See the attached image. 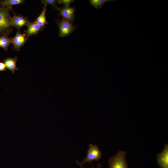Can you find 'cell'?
<instances>
[{
  "label": "cell",
  "mask_w": 168,
  "mask_h": 168,
  "mask_svg": "<svg viewBox=\"0 0 168 168\" xmlns=\"http://www.w3.org/2000/svg\"><path fill=\"white\" fill-rule=\"evenodd\" d=\"M11 10L13 11L12 8L9 7H0V35H9L13 30V27L11 23Z\"/></svg>",
  "instance_id": "obj_1"
},
{
  "label": "cell",
  "mask_w": 168,
  "mask_h": 168,
  "mask_svg": "<svg viewBox=\"0 0 168 168\" xmlns=\"http://www.w3.org/2000/svg\"><path fill=\"white\" fill-rule=\"evenodd\" d=\"M101 156V152L96 145L90 144L87 151L86 156L82 162L77 161V164L80 166V168H83L85 163H91L94 161H98Z\"/></svg>",
  "instance_id": "obj_2"
},
{
  "label": "cell",
  "mask_w": 168,
  "mask_h": 168,
  "mask_svg": "<svg viewBox=\"0 0 168 168\" xmlns=\"http://www.w3.org/2000/svg\"><path fill=\"white\" fill-rule=\"evenodd\" d=\"M55 22L59 28V36L63 37L70 35L76 29V26L72 23L63 18L58 19Z\"/></svg>",
  "instance_id": "obj_3"
},
{
  "label": "cell",
  "mask_w": 168,
  "mask_h": 168,
  "mask_svg": "<svg viewBox=\"0 0 168 168\" xmlns=\"http://www.w3.org/2000/svg\"><path fill=\"white\" fill-rule=\"evenodd\" d=\"M124 151H120L109 160V168H128Z\"/></svg>",
  "instance_id": "obj_4"
},
{
  "label": "cell",
  "mask_w": 168,
  "mask_h": 168,
  "mask_svg": "<svg viewBox=\"0 0 168 168\" xmlns=\"http://www.w3.org/2000/svg\"><path fill=\"white\" fill-rule=\"evenodd\" d=\"M13 15L11 16V23L13 27L16 29L17 31H20L21 29L25 26H27L30 22L27 17L22 15H16L13 12Z\"/></svg>",
  "instance_id": "obj_5"
},
{
  "label": "cell",
  "mask_w": 168,
  "mask_h": 168,
  "mask_svg": "<svg viewBox=\"0 0 168 168\" xmlns=\"http://www.w3.org/2000/svg\"><path fill=\"white\" fill-rule=\"evenodd\" d=\"M28 38L25 33L22 34L20 31H17L14 37L12 38L11 43L13 45V49L20 51V48L24 45Z\"/></svg>",
  "instance_id": "obj_6"
},
{
  "label": "cell",
  "mask_w": 168,
  "mask_h": 168,
  "mask_svg": "<svg viewBox=\"0 0 168 168\" xmlns=\"http://www.w3.org/2000/svg\"><path fill=\"white\" fill-rule=\"evenodd\" d=\"M59 15L62 16L63 18L72 23L75 17L76 8L70 6L62 7L59 8Z\"/></svg>",
  "instance_id": "obj_7"
},
{
  "label": "cell",
  "mask_w": 168,
  "mask_h": 168,
  "mask_svg": "<svg viewBox=\"0 0 168 168\" xmlns=\"http://www.w3.org/2000/svg\"><path fill=\"white\" fill-rule=\"evenodd\" d=\"M157 161L161 168H168V145H165L162 151L157 155Z\"/></svg>",
  "instance_id": "obj_8"
},
{
  "label": "cell",
  "mask_w": 168,
  "mask_h": 168,
  "mask_svg": "<svg viewBox=\"0 0 168 168\" xmlns=\"http://www.w3.org/2000/svg\"><path fill=\"white\" fill-rule=\"evenodd\" d=\"M27 26V29L25 32L28 37L33 35H36L40 31L44 30L35 21L30 22Z\"/></svg>",
  "instance_id": "obj_9"
},
{
  "label": "cell",
  "mask_w": 168,
  "mask_h": 168,
  "mask_svg": "<svg viewBox=\"0 0 168 168\" xmlns=\"http://www.w3.org/2000/svg\"><path fill=\"white\" fill-rule=\"evenodd\" d=\"M17 59V57L16 56L14 58L8 57L3 60L6 68L11 71L13 73H14L15 71L19 69L16 66Z\"/></svg>",
  "instance_id": "obj_10"
},
{
  "label": "cell",
  "mask_w": 168,
  "mask_h": 168,
  "mask_svg": "<svg viewBox=\"0 0 168 168\" xmlns=\"http://www.w3.org/2000/svg\"><path fill=\"white\" fill-rule=\"evenodd\" d=\"M47 5L44 4L43 10L40 14L35 21L40 27L43 29L44 28L46 25L48 24L46 17V7Z\"/></svg>",
  "instance_id": "obj_11"
},
{
  "label": "cell",
  "mask_w": 168,
  "mask_h": 168,
  "mask_svg": "<svg viewBox=\"0 0 168 168\" xmlns=\"http://www.w3.org/2000/svg\"><path fill=\"white\" fill-rule=\"evenodd\" d=\"M12 43V38L6 35H0V47L7 51L9 45Z\"/></svg>",
  "instance_id": "obj_12"
},
{
  "label": "cell",
  "mask_w": 168,
  "mask_h": 168,
  "mask_svg": "<svg viewBox=\"0 0 168 168\" xmlns=\"http://www.w3.org/2000/svg\"><path fill=\"white\" fill-rule=\"evenodd\" d=\"M25 1L24 0H2L0 1V4L1 7L12 8L13 6L21 4Z\"/></svg>",
  "instance_id": "obj_13"
},
{
  "label": "cell",
  "mask_w": 168,
  "mask_h": 168,
  "mask_svg": "<svg viewBox=\"0 0 168 168\" xmlns=\"http://www.w3.org/2000/svg\"><path fill=\"white\" fill-rule=\"evenodd\" d=\"M114 1L112 0H90L91 4L94 7L97 9L101 8L102 6L107 2Z\"/></svg>",
  "instance_id": "obj_14"
},
{
  "label": "cell",
  "mask_w": 168,
  "mask_h": 168,
  "mask_svg": "<svg viewBox=\"0 0 168 168\" xmlns=\"http://www.w3.org/2000/svg\"><path fill=\"white\" fill-rule=\"evenodd\" d=\"M57 2L58 0H42L41 1L42 4L51 5L55 9L58 10L60 8L57 5Z\"/></svg>",
  "instance_id": "obj_15"
},
{
  "label": "cell",
  "mask_w": 168,
  "mask_h": 168,
  "mask_svg": "<svg viewBox=\"0 0 168 168\" xmlns=\"http://www.w3.org/2000/svg\"><path fill=\"white\" fill-rule=\"evenodd\" d=\"M74 1L73 0H58V2L59 4H64L65 7H68L69 6L70 4L73 2Z\"/></svg>",
  "instance_id": "obj_16"
},
{
  "label": "cell",
  "mask_w": 168,
  "mask_h": 168,
  "mask_svg": "<svg viewBox=\"0 0 168 168\" xmlns=\"http://www.w3.org/2000/svg\"><path fill=\"white\" fill-rule=\"evenodd\" d=\"M6 70L5 64L3 62H0V72H3Z\"/></svg>",
  "instance_id": "obj_17"
},
{
  "label": "cell",
  "mask_w": 168,
  "mask_h": 168,
  "mask_svg": "<svg viewBox=\"0 0 168 168\" xmlns=\"http://www.w3.org/2000/svg\"><path fill=\"white\" fill-rule=\"evenodd\" d=\"M101 166L100 164H98L97 168H101ZM92 168H95L94 167H93Z\"/></svg>",
  "instance_id": "obj_18"
},
{
  "label": "cell",
  "mask_w": 168,
  "mask_h": 168,
  "mask_svg": "<svg viewBox=\"0 0 168 168\" xmlns=\"http://www.w3.org/2000/svg\"></svg>",
  "instance_id": "obj_19"
}]
</instances>
